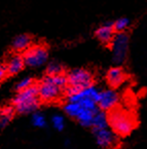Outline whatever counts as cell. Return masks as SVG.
Segmentation results:
<instances>
[{
    "label": "cell",
    "instance_id": "obj_1",
    "mask_svg": "<svg viewBox=\"0 0 147 149\" xmlns=\"http://www.w3.org/2000/svg\"><path fill=\"white\" fill-rule=\"evenodd\" d=\"M13 106L15 111L21 114L34 112L39 106L37 86H32L24 91H20L13 99Z\"/></svg>",
    "mask_w": 147,
    "mask_h": 149
},
{
    "label": "cell",
    "instance_id": "obj_2",
    "mask_svg": "<svg viewBox=\"0 0 147 149\" xmlns=\"http://www.w3.org/2000/svg\"><path fill=\"white\" fill-rule=\"evenodd\" d=\"M108 123L114 133L119 136H127L135 127V120L132 115L116 108L108 114Z\"/></svg>",
    "mask_w": 147,
    "mask_h": 149
},
{
    "label": "cell",
    "instance_id": "obj_3",
    "mask_svg": "<svg viewBox=\"0 0 147 149\" xmlns=\"http://www.w3.org/2000/svg\"><path fill=\"white\" fill-rule=\"evenodd\" d=\"M67 86L65 88L66 96L86 88L93 84V74L84 68L73 69L67 75Z\"/></svg>",
    "mask_w": 147,
    "mask_h": 149
},
{
    "label": "cell",
    "instance_id": "obj_4",
    "mask_svg": "<svg viewBox=\"0 0 147 149\" xmlns=\"http://www.w3.org/2000/svg\"><path fill=\"white\" fill-rule=\"evenodd\" d=\"M129 35L125 32L114 34L111 41L112 48V61L114 64L121 65L125 62L129 52Z\"/></svg>",
    "mask_w": 147,
    "mask_h": 149
},
{
    "label": "cell",
    "instance_id": "obj_5",
    "mask_svg": "<svg viewBox=\"0 0 147 149\" xmlns=\"http://www.w3.org/2000/svg\"><path fill=\"white\" fill-rule=\"evenodd\" d=\"M48 58V52L45 46L43 45H32L25 51L23 55L25 65L32 68L40 67L46 63Z\"/></svg>",
    "mask_w": 147,
    "mask_h": 149
},
{
    "label": "cell",
    "instance_id": "obj_6",
    "mask_svg": "<svg viewBox=\"0 0 147 149\" xmlns=\"http://www.w3.org/2000/svg\"><path fill=\"white\" fill-rule=\"evenodd\" d=\"M37 93L39 100H42L44 102H52L59 98L60 94H61V88L54 84L46 76L38 84Z\"/></svg>",
    "mask_w": 147,
    "mask_h": 149
},
{
    "label": "cell",
    "instance_id": "obj_7",
    "mask_svg": "<svg viewBox=\"0 0 147 149\" xmlns=\"http://www.w3.org/2000/svg\"><path fill=\"white\" fill-rule=\"evenodd\" d=\"M119 101V95L113 88H107V90L100 91L99 98L97 101V106L102 111H111Z\"/></svg>",
    "mask_w": 147,
    "mask_h": 149
},
{
    "label": "cell",
    "instance_id": "obj_8",
    "mask_svg": "<svg viewBox=\"0 0 147 149\" xmlns=\"http://www.w3.org/2000/svg\"><path fill=\"white\" fill-rule=\"evenodd\" d=\"M94 134L98 145L103 147V148L112 146L116 140V137L113 134V132L109 131L108 129L94 130Z\"/></svg>",
    "mask_w": 147,
    "mask_h": 149
},
{
    "label": "cell",
    "instance_id": "obj_9",
    "mask_svg": "<svg viewBox=\"0 0 147 149\" xmlns=\"http://www.w3.org/2000/svg\"><path fill=\"white\" fill-rule=\"evenodd\" d=\"M114 29H113V22H106L103 25L97 29L95 32V35L102 43H111L112 39L114 37Z\"/></svg>",
    "mask_w": 147,
    "mask_h": 149
},
{
    "label": "cell",
    "instance_id": "obj_10",
    "mask_svg": "<svg viewBox=\"0 0 147 149\" xmlns=\"http://www.w3.org/2000/svg\"><path fill=\"white\" fill-rule=\"evenodd\" d=\"M6 74L15 75L24 69L25 62L23 59V56L21 55H11L7 59L6 63L4 65Z\"/></svg>",
    "mask_w": 147,
    "mask_h": 149
},
{
    "label": "cell",
    "instance_id": "obj_11",
    "mask_svg": "<svg viewBox=\"0 0 147 149\" xmlns=\"http://www.w3.org/2000/svg\"><path fill=\"white\" fill-rule=\"evenodd\" d=\"M125 74L119 66H115V67L110 68L108 70L107 74H106V80H107L108 84L111 88H117V86H119L125 81Z\"/></svg>",
    "mask_w": 147,
    "mask_h": 149
},
{
    "label": "cell",
    "instance_id": "obj_12",
    "mask_svg": "<svg viewBox=\"0 0 147 149\" xmlns=\"http://www.w3.org/2000/svg\"><path fill=\"white\" fill-rule=\"evenodd\" d=\"M109 125L108 123V115L106 114L105 111L98 109L94 113L92 121V127L94 130H102V129H107Z\"/></svg>",
    "mask_w": 147,
    "mask_h": 149
},
{
    "label": "cell",
    "instance_id": "obj_13",
    "mask_svg": "<svg viewBox=\"0 0 147 149\" xmlns=\"http://www.w3.org/2000/svg\"><path fill=\"white\" fill-rule=\"evenodd\" d=\"M31 46V37L27 34H20L13 39V48L17 52L26 51Z\"/></svg>",
    "mask_w": 147,
    "mask_h": 149
},
{
    "label": "cell",
    "instance_id": "obj_14",
    "mask_svg": "<svg viewBox=\"0 0 147 149\" xmlns=\"http://www.w3.org/2000/svg\"><path fill=\"white\" fill-rule=\"evenodd\" d=\"M13 113L15 109L10 106H6L0 109V127H4L8 125L9 121L13 119Z\"/></svg>",
    "mask_w": 147,
    "mask_h": 149
},
{
    "label": "cell",
    "instance_id": "obj_15",
    "mask_svg": "<svg viewBox=\"0 0 147 149\" xmlns=\"http://www.w3.org/2000/svg\"><path fill=\"white\" fill-rule=\"evenodd\" d=\"M95 112L91 111V110L86 109H81L80 113L77 115L76 119L81 125L84 127H92V121H93V116H94Z\"/></svg>",
    "mask_w": 147,
    "mask_h": 149
},
{
    "label": "cell",
    "instance_id": "obj_16",
    "mask_svg": "<svg viewBox=\"0 0 147 149\" xmlns=\"http://www.w3.org/2000/svg\"><path fill=\"white\" fill-rule=\"evenodd\" d=\"M81 109H82V107L78 103H76V102H67L64 105V111H65V113L67 115H69L70 117H73V118H76L77 115L80 113Z\"/></svg>",
    "mask_w": 147,
    "mask_h": 149
},
{
    "label": "cell",
    "instance_id": "obj_17",
    "mask_svg": "<svg viewBox=\"0 0 147 149\" xmlns=\"http://www.w3.org/2000/svg\"><path fill=\"white\" fill-rule=\"evenodd\" d=\"M131 25V20L129 18H119L113 22V29L115 32H125Z\"/></svg>",
    "mask_w": 147,
    "mask_h": 149
},
{
    "label": "cell",
    "instance_id": "obj_18",
    "mask_svg": "<svg viewBox=\"0 0 147 149\" xmlns=\"http://www.w3.org/2000/svg\"><path fill=\"white\" fill-rule=\"evenodd\" d=\"M46 72H47V75H49V76L63 74V67L58 62H52V63L48 64L47 68H46Z\"/></svg>",
    "mask_w": 147,
    "mask_h": 149
},
{
    "label": "cell",
    "instance_id": "obj_19",
    "mask_svg": "<svg viewBox=\"0 0 147 149\" xmlns=\"http://www.w3.org/2000/svg\"><path fill=\"white\" fill-rule=\"evenodd\" d=\"M32 86H33V79L31 78V77H24V78H22L17 84L15 88H17V91L20 92V91H24Z\"/></svg>",
    "mask_w": 147,
    "mask_h": 149
},
{
    "label": "cell",
    "instance_id": "obj_20",
    "mask_svg": "<svg viewBox=\"0 0 147 149\" xmlns=\"http://www.w3.org/2000/svg\"><path fill=\"white\" fill-rule=\"evenodd\" d=\"M32 123H33V125H35L37 127H43L46 125L45 117L41 113L36 112V113H34L32 115Z\"/></svg>",
    "mask_w": 147,
    "mask_h": 149
},
{
    "label": "cell",
    "instance_id": "obj_21",
    "mask_svg": "<svg viewBox=\"0 0 147 149\" xmlns=\"http://www.w3.org/2000/svg\"><path fill=\"white\" fill-rule=\"evenodd\" d=\"M52 123H53V127L58 131H62L64 129V127H65L64 117L62 115H59V114L54 115L53 118H52Z\"/></svg>",
    "mask_w": 147,
    "mask_h": 149
},
{
    "label": "cell",
    "instance_id": "obj_22",
    "mask_svg": "<svg viewBox=\"0 0 147 149\" xmlns=\"http://www.w3.org/2000/svg\"><path fill=\"white\" fill-rule=\"evenodd\" d=\"M5 75H6V71H5V67L2 65V64H0V81H1L3 78H4Z\"/></svg>",
    "mask_w": 147,
    "mask_h": 149
}]
</instances>
